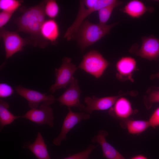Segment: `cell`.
<instances>
[{
	"label": "cell",
	"mask_w": 159,
	"mask_h": 159,
	"mask_svg": "<svg viewBox=\"0 0 159 159\" xmlns=\"http://www.w3.org/2000/svg\"><path fill=\"white\" fill-rule=\"evenodd\" d=\"M121 11L132 18H138L147 11H152L153 8L147 7L141 1L133 0L127 2Z\"/></svg>",
	"instance_id": "ac0fdd59"
},
{
	"label": "cell",
	"mask_w": 159,
	"mask_h": 159,
	"mask_svg": "<svg viewBox=\"0 0 159 159\" xmlns=\"http://www.w3.org/2000/svg\"><path fill=\"white\" fill-rule=\"evenodd\" d=\"M9 106L6 101L0 99V130L6 125L12 123L16 119L21 117L13 115L9 110Z\"/></svg>",
	"instance_id": "ffe728a7"
},
{
	"label": "cell",
	"mask_w": 159,
	"mask_h": 159,
	"mask_svg": "<svg viewBox=\"0 0 159 159\" xmlns=\"http://www.w3.org/2000/svg\"><path fill=\"white\" fill-rule=\"evenodd\" d=\"M116 68L117 71L116 76L120 80H127L133 82L132 76L137 69V62L133 58L128 56L121 58L117 62Z\"/></svg>",
	"instance_id": "4fadbf2b"
},
{
	"label": "cell",
	"mask_w": 159,
	"mask_h": 159,
	"mask_svg": "<svg viewBox=\"0 0 159 159\" xmlns=\"http://www.w3.org/2000/svg\"><path fill=\"white\" fill-rule=\"evenodd\" d=\"M46 1L38 4L27 8L22 6L20 8L22 15L16 19L15 23L18 27L17 32H21L30 35L28 39L30 44L45 47L49 42L44 40L40 34L41 26L45 20L44 6Z\"/></svg>",
	"instance_id": "6da1fadb"
},
{
	"label": "cell",
	"mask_w": 159,
	"mask_h": 159,
	"mask_svg": "<svg viewBox=\"0 0 159 159\" xmlns=\"http://www.w3.org/2000/svg\"><path fill=\"white\" fill-rule=\"evenodd\" d=\"M108 133L104 130H100L93 139V143H98L101 148L103 156L107 159H126L120 153L106 140Z\"/></svg>",
	"instance_id": "5bb4252c"
},
{
	"label": "cell",
	"mask_w": 159,
	"mask_h": 159,
	"mask_svg": "<svg viewBox=\"0 0 159 159\" xmlns=\"http://www.w3.org/2000/svg\"><path fill=\"white\" fill-rule=\"evenodd\" d=\"M14 90L9 85L5 83L0 84V97L5 98L9 97L13 94Z\"/></svg>",
	"instance_id": "484cf974"
},
{
	"label": "cell",
	"mask_w": 159,
	"mask_h": 159,
	"mask_svg": "<svg viewBox=\"0 0 159 159\" xmlns=\"http://www.w3.org/2000/svg\"><path fill=\"white\" fill-rule=\"evenodd\" d=\"M148 121L150 127L155 128L159 126V107L155 111Z\"/></svg>",
	"instance_id": "4316f807"
},
{
	"label": "cell",
	"mask_w": 159,
	"mask_h": 159,
	"mask_svg": "<svg viewBox=\"0 0 159 159\" xmlns=\"http://www.w3.org/2000/svg\"><path fill=\"white\" fill-rule=\"evenodd\" d=\"M121 125L127 129L129 133L133 135L140 134L150 127L148 121L129 119L123 120Z\"/></svg>",
	"instance_id": "d6986e66"
},
{
	"label": "cell",
	"mask_w": 159,
	"mask_h": 159,
	"mask_svg": "<svg viewBox=\"0 0 159 159\" xmlns=\"http://www.w3.org/2000/svg\"><path fill=\"white\" fill-rule=\"evenodd\" d=\"M0 36L3 41L6 59L22 51L26 45L30 44L28 39L23 38L17 32L9 31L3 28L0 29Z\"/></svg>",
	"instance_id": "8992f818"
},
{
	"label": "cell",
	"mask_w": 159,
	"mask_h": 159,
	"mask_svg": "<svg viewBox=\"0 0 159 159\" xmlns=\"http://www.w3.org/2000/svg\"><path fill=\"white\" fill-rule=\"evenodd\" d=\"M134 111L131 104L127 98L120 97L110 109L109 114L115 118L125 120L129 119Z\"/></svg>",
	"instance_id": "9a60e30c"
},
{
	"label": "cell",
	"mask_w": 159,
	"mask_h": 159,
	"mask_svg": "<svg viewBox=\"0 0 159 159\" xmlns=\"http://www.w3.org/2000/svg\"><path fill=\"white\" fill-rule=\"evenodd\" d=\"M156 78H159V72L155 74L152 75L151 76L150 78L151 79H153Z\"/></svg>",
	"instance_id": "4dcf8cb0"
},
{
	"label": "cell",
	"mask_w": 159,
	"mask_h": 159,
	"mask_svg": "<svg viewBox=\"0 0 159 159\" xmlns=\"http://www.w3.org/2000/svg\"><path fill=\"white\" fill-rule=\"evenodd\" d=\"M81 92L77 80L74 78L69 87L56 100L59 101L61 105H65L68 108L74 107L83 110L85 107L81 104L80 100Z\"/></svg>",
	"instance_id": "30bf717a"
},
{
	"label": "cell",
	"mask_w": 159,
	"mask_h": 159,
	"mask_svg": "<svg viewBox=\"0 0 159 159\" xmlns=\"http://www.w3.org/2000/svg\"><path fill=\"white\" fill-rule=\"evenodd\" d=\"M122 3L121 1L116 0L114 3L102 8L97 11L100 24L106 25L110 18L114 9L121 5Z\"/></svg>",
	"instance_id": "44dd1931"
},
{
	"label": "cell",
	"mask_w": 159,
	"mask_h": 159,
	"mask_svg": "<svg viewBox=\"0 0 159 159\" xmlns=\"http://www.w3.org/2000/svg\"><path fill=\"white\" fill-rule=\"evenodd\" d=\"M109 65V62L100 52L92 50L83 56L77 68L98 79L102 75Z\"/></svg>",
	"instance_id": "3957f363"
},
{
	"label": "cell",
	"mask_w": 159,
	"mask_h": 159,
	"mask_svg": "<svg viewBox=\"0 0 159 159\" xmlns=\"http://www.w3.org/2000/svg\"><path fill=\"white\" fill-rule=\"evenodd\" d=\"M69 112L63 123L59 135L54 138L53 143L56 145H59L61 142L67 139L66 135L77 124L82 120L90 118L88 113L84 112H75L70 108H68Z\"/></svg>",
	"instance_id": "9c48e42d"
},
{
	"label": "cell",
	"mask_w": 159,
	"mask_h": 159,
	"mask_svg": "<svg viewBox=\"0 0 159 159\" xmlns=\"http://www.w3.org/2000/svg\"><path fill=\"white\" fill-rule=\"evenodd\" d=\"M44 10L46 15L53 19L58 16L59 11V6L54 0H46Z\"/></svg>",
	"instance_id": "603a6c76"
},
{
	"label": "cell",
	"mask_w": 159,
	"mask_h": 159,
	"mask_svg": "<svg viewBox=\"0 0 159 159\" xmlns=\"http://www.w3.org/2000/svg\"><path fill=\"white\" fill-rule=\"evenodd\" d=\"M23 148L29 150L38 159H51L42 136L38 132L34 141L31 143L30 142L24 143Z\"/></svg>",
	"instance_id": "2e32d148"
},
{
	"label": "cell",
	"mask_w": 159,
	"mask_h": 159,
	"mask_svg": "<svg viewBox=\"0 0 159 159\" xmlns=\"http://www.w3.org/2000/svg\"><path fill=\"white\" fill-rule=\"evenodd\" d=\"M130 159H148V158L143 155H138L133 156Z\"/></svg>",
	"instance_id": "f546056e"
},
{
	"label": "cell",
	"mask_w": 159,
	"mask_h": 159,
	"mask_svg": "<svg viewBox=\"0 0 159 159\" xmlns=\"http://www.w3.org/2000/svg\"><path fill=\"white\" fill-rule=\"evenodd\" d=\"M98 0H82L85 6L88 8H92L94 7Z\"/></svg>",
	"instance_id": "f1b7e54d"
},
{
	"label": "cell",
	"mask_w": 159,
	"mask_h": 159,
	"mask_svg": "<svg viewBox=\"0 0 159 159\" xmlns=\"http://www.w3.org/2000/svg\"><path fill=\"white\" fill-rule=\"evenodd\" d=\"M71 62V59L69 57L63 58L60 67L55 69V81L50 87L49 91L54 93L58 89L66 88L72 82L74 78L73 76L77 67Z\"/></svg>",
	"instance_id": "277c9868"
},
{
	"label": "cell",
	"mask_w": 159,
	"mask_h": 159,
	"mask_svg": "<svg viewBox=\"0 0 159 159\" xmlns=\"http://www.w3.org/2000/svg\"><path fill=\"white\" fill-rule=\"evenodd\" d=\"M15 88L19 95L28 101V105L31 109L37 108L41 102H47L52 104L56 100L52 95H46V93H42L20 85L16 86Z\"/></svg>",
	"instance_id": "8fae6325"
},
{
	"label": "cell",
	"mask_w": 159,
	"mask_h": 159,
	"mask_svg": "<svg viewBox=\"0 0 159 159\" xmlns=\"http://www.w3.org/2000/svg\"><path fill=\"white\" fill-rule=\"evenodd\" d=\"M98 145H90L85 150L63 159H87L92 152Z\"/></svg>",
	"instance_id": "d4e9b609"
},
{
	"label": "cell",
	"mask_w": 159,
	"mask_h": 159,
	"mask_svg": "<svg viewBox=\"0 0 159 159\" xmlns=\"http://www.w3.org/2000/svg\"><path fill=\"white\" fill-rule=\"evenodd\" d=\"M40 34L45 41L55 43L59 35V26L56 21L53 19L45 20L41 26Z\"/></svg>",
	"instance_id": "e0dca14e"
},
{
	"label": "cell",
	"mask_w": 159,
	"mask_h": 159,
	"mask_svg": "<svg viewBox=\"0 0 159 159\" xmlns=\"http://www.w3.org/2000/svg\"><path fill=\"white\" fill-rule=\"evenodd\" d=\"M117 24L116 22L110 25H102L84 21L72 39L75 36L79 47L83 51L108 34L110 29Z\"/></svg>",
	"instance_id": "7a4b0ae2"
},
{
	"label": "cell",
	"mask_w": 159,
	"mask_h": 159,
	"mask_svg": "<svg viewBox=\"0 0 159 159\" xmlns=\"http://www.w3.org/2000/svg\"><path fill=\"white\" fill-rule=\"evenodd\" d=\"M13 13L1 11L0 12V28L1 29L10 20Z\"/></svg>",
	"instance_id": "83f0119b"
},
{
	"label": "cell",
	"mask_w": 159,
	"mask_h": 159,
	"mask_svg": "<svg viewBox=\"0 0 159 159\" xmlns=\"http://www.w3.org/2000/svg\"><path fill=\"white\" fill-rule=\"evenodd\" d=\"M147 94L144 96V101L146 108L149 109L153 104L159 103V91H148Z\"/></svg>",
	"instance_id": "cb8c5ba5"
},
{
	"label": "cell",
	"mask_w": 159,
	"mask_h": 159,
	"mask_svg": "<svg viewBox=\"0 0 159 159\" xmlns=\"http://www.w3.org/2000/svg\"><path fill=\"white\" fill-rule=\"evenodd\" d=\"M50 103L43 102L39 108L31 109L21 117L28 119L39 125H47L51 127L54 125L53 111Z\"/></svg>",
	"instance_id": "ba28073f"
},
{
	"label": "cell",
	"mask_w": 159,
	"mask_h": 159,
	"mask_svg": "<svg viewBox=\"0 0 159 159\" xmlns=\"http://www.w3.org/2000/svg\"><path fill=\"white\" fill-rule=\"evenodd\" d=\"M116 1V0H98L94 7L88 8L85 6L82 0L80 1L79 10L77 17L72 24L66 31L64 38L67 41L71 40L87 17L92 13L98 11L101 8L111 5Z\"/></svg>",
	"instance_id": "5b68a950"
},
{
	"label": "cell",
	"mask_w": 159,
	"mask_h": 159,
	"mask_svg": "<svg viewBox=\"0 0 159 159\" xmlns=\"http://www.w3.org/2000/svg\"><path fill=\"white\" fill-rule=\"evenodd\" d=\"M140 48L130 51L137 56L151 61L159 58V39L153 36L142 38Z\"/></svg>",
	"instance_id": "7c38bea8"
},
{
	"label": "cell",
	"mask_w": 159,
	"mask_h": 159,
	"mask_svg": "<svg viewBox=\"0 0 159 159\" xmlns=\"http://www.w3.org/2000/svg\"><path fill=\"white\" fill-rule=\"evenodd\" d=\"M136 92L132 91L123 93L118 95L108 96L102 98H98L93 95L92 97H86L84 102L87 105L83 111L88 113L91 114L95 110L102 111L110 109L114 105L120 97L127 95L132 96L136 95Z\"/></svg>",
	"instance_id": "52a82bcc"
},
{
	"label": "cell",
	"mask_w": 159,
	"mask_h": 159,
	"mask_svg": "<svg viewBox=\"0 0 159 159\" xmlns=\"http://www.w3.org/2000/svg\"><path fill=\"white\" fill-rule=\"evenodd\" d=\"M22 1L0 0V9L1 11L14 13L21 5Z\"/></svg>",
	"instance_id": "7402d4cb"
}]
</instances>
